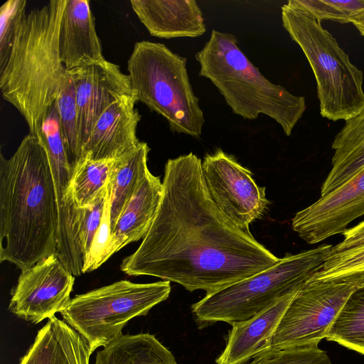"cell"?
Returning a JSON list of instances; mask_svg holds the SVG:
<instances>
[{
	"instance_id": "obj_1",
	"label": "cell",
	"mask_w": 364,
	"mask_h": 364,
	"mask_svg": "<svg viewBox=\"0 0 364 364\" xmlns=\"http://www.w3.org/2000/svg\"><path fill=\"white\" fill-rule=\"evenodd\" d=\"M154 221L122 272L173 282L209 294L277 264L280 258L234 225L207 192L202 161L193 152L169 159Z\"/></svg>"
},
{
	"instance_id": "obj_2",
	"label": "cell",
	"mask_w": 364,
	"mask_h": 364,
	"mask_svg": "<svg viewBox=\"0 0 364 364\" xmlns=\"http://www.w3.org/2000/svg\"><path fill=\"white\" fill-rule=\"evenodd\" d=\"M58 223L47 152L28 134L11 156L0 155V262L23 271L54 255Z\"/></svg>"
},
{
	"instance_id": "obj_3",
	"label": "cell",
	"mask_w": 364,
	"mask_h": 364,
	"mask_svg": "<svg viewBox=\"0 0 364 364\" xmlns=\"http://www.w3.org/2000/svg\"><path fill=\"white\" fill-rule=\"evenodd\" d=\"M65 3L51 0L26 14L8 61L0 70L4 99L24 118L28 134L41 141L44 118L67 74L58 48Z\"/></svg>"
},
{
	"instance_id": "obj_4",
	"label": "cell",
	"mask_w": 364,
	"mask_h": 364,
	"mask_svg": "<svg viewBox=\"0 0 364 364\" xmlns=\"http://www.w3.org/2000/svg\"><path fill=\"white\" fill-rule=\"evenodd\" d=\"M195 58L199 76L215 85L234 114L249 120L265 114L287 136L291 134L306 109L305 98L267 79L240 50L235 35L213 29Z\"/></svg>"
},
{
	"instance_id": "obj_5",
	"label": "cell",
	"mask_w": 364,
	"mask_h": 364,
	"mask_svg": "<svg viewBox=\"0 0 364 364\" xmlns=\"http://www.w3.org/2000/svg\"><path fill=\"white\" fill-rule=\"evenodd\" d=\"M186 63L164 44L141 41L128 59L127 75L137 102L163 117L171 132L198 138L205 118Z\"/></svg>"
},
{
	"instance_id": "obj_6",
	"label": "cell",
	"mask_w": 364,
	"mask_h": 364,
	"mask_svg": "<svg viewBox=\"0 0 364 364\" xmlns=\"http://www.w3.org/2000/svg\"><path fill=\"white\" fill-rule=\"evenodd\" d=\"M282 22L301 49L314 73L321 115L336 122L347 120L364 107V75L321 23L287 4Z\"/></svg>"
},
{
	"instance_id": "obj_7",
	"label": "cell",
	"mask_w": 364,
	"mask_h": 364,
	"mask_svg": "<svg viewBox=\"0 0 364 364\" xmlns=\"http://www.w3.org/2000/svg\"><path fill=\"white\" fill-rule=\"evenodd\" d=\"M333 245L287 254L272 267L215 291L191 306L203 328L223 321L230 325L250 318L287 294L301 289L324 264Z\"/></svg>"
},
{
	"instance_id": "obj_8",
	"label": "cell",
	"mask_w": 364,
	"mask_h": 364,
	"mask_svg": "<svg viewBox=\"0 0 364 364\" xmlns=\"http://www.w3.org/2000/svg\"><path fill=\"white\" fill-rule=\"evenodd\" d=\"M171 290L167 281L137 284L121 280L76 295L60 314L93 353L121 336L129 320L146 315L166 300Z\"/></svg>"
},
{
	"instance_id": "obj_9",
	"label": "cell",
	"mask_w": 364,
	"mask_h": 364,
	"mask_svg": "<svg viewBox=\"0 0 364 364\" xmlns=\"http://www.w3.org/2000/svg\"><path fill=\"white\" fill-rule=\"evenodd\" d=\"M356 289L345 283L306 281L283 315L270 351L317 347Z\"/></svg>"
},
{
	"instance_id": "obj_10",
	"label": "cell",
	"mask_w": 364,
	"mask_h": 364,
	"mask_svg": "<svg viewBox=\"0 0 364 364\" xmlns=\"http://www.w3.org/2000/svg\"><path fill=\"white\" fill-rule=\"evenodd\" d=\"M204 183L219 210L236 227L249 231L250 225L265 213L269 201L265 187L258 186L252 173L220 149L202 161Z\"/></svg>"
},
{
	"instance_id": "obj_11",
	"label": "cell",
	"mask_w": 364,
	"mask_h": 364,
	"mask_svg": "<svg viewBox=\"0 0 364 364\" xmlns=\"http://www.w3.org/2000/svg\"><path fill=\"white\" fill-rule=\"evenodd\" d=\"M75 276L54 254L23 270L11 293L9 311L31 323L60 313L68 305Z\"/></svg>"
},
{
	"instance_id": "obj_12",
	"label": "cell",
	"mask_w": 364,
	"mask_h": 364,
	"mask_svg": "<svg viewBox=\"0 0 364 364\" xmlns=\"http://www.w3.org/2000/svg\"><path fill=\"white\" fill-rule=\"evenodd\" d=\"M364 215V168L333 191L320 196L309 206L297 212L293 230L309 245L342 234L347 226Z\"/></svg>"
},
{
	"instance_id": "obj_13",
	"label": "cell",
	"mask_w": 364,
	"mask_h": 364,
	"mask_svg": "<svg viewBox=\"0 0 364 364\" xmlns=\"http://www.w3.org/2000/svg\"><path fill=\"white\" fill-rule=\"evenodd\" d=\"M76 95L81 153L99 117L114 102L134 95L129 77L107 60L68 71Z\"/></svg>"
},
{
	"instance_id": "obj_14",
	"label": "cell",
	"mask_w": 364,
	"mask_h": 364,
	"mask_svg": "<svg viewBox=\"0 0 364 364\" xmlns=\"http://www.w3.org/2000/svg\"><path fill=\"white\" fill-rule=\"evenodd\" d=\"M136 102L132 95L112 104L95 122L82 148L81 158L119 159L134 151L141 142L136 135L141 120V115L135 109Z\"/></svg>"
},
{
	"instance_id": "obj_15",
	"label": "cell",
	"mask_w": 364,
	"mask_h": 364,
	"mask_svg": "<svg viewBox=\"0 0 364 364\" xmlns=\"http://www.w3.org/2000/svg\"><path fill=\"white\" fill-rule=\"evenodd\" d=\"M299 289L285 294L250 318L232 323L216 364H245L270 351L279 322Z\"/></svg>"
},
{
	"instance_id": "obj_16",
	"label": "cell",
	"mask_w": 364,
	"mask_h": 364,
	"mask_svg": "<svg viewBox=\"0 0 364 364\" xmlns=\"http://www.w3.org/2000/svg\"><path fill=\"white\" fill-rule=\"evenodd\" d=\"M58 48L67 71L105 60L88 0H66Z\"/></svg>"
},
{
	"instance_id": "obj_17",
	"label": "cell",
	"mask_w": 364,
	"mask_h": 364,
	"mask_svg": "<svg viewBox=\"0 0 364 364\" xmlns=\"http://www.w3.org/2000/svg\"><path fill=\"white\" fill-rule=\"evenodd\" d=\"M130 4L152 36L196 38L206 31L203 12L194 0H131Z\"/></svg>"
},
{
	"instance_id": "obj_18",
	"label": "cell",
	"mask_w": 364,
	"mask_h": 364,
	"mask_svg": "<svg viewBox=\"0 0 364 364\" xmlns=\"http://www.w3.org/2000/svg\"><path fill=\"white\" fill-rule=\"evenodd\" d=\"M92 353L82 337L54 316L38 331L18 364H89Z\"/></svg>"
},
{
	"instance_id": "obj_19",
	"label": "cell",
	"mask_w": 364,
	"mask_h": 364,
	"mask_svg": "<svg viewBox=\"0 0 364 364\" xmlns=\"http://www.w3.org/2000/svg\"><path fill=\"white\" fill-rule=\"evenodd\" d=\"M162 193L160 178L149 171L112 230V255L145 237L155 218Z\"/></svg>"
},
{
	"instance_id": "obj_20",
	"label": "cell",
	"mask_w": 364,
	"mask_h": 364,
	"mask_svg": "<svg viewBox=\"0 0 364 364\" xmlns=\"http://www.w3.org/2000/svg\"><path fill=\"white\" fill-rule=\"evenodd\" d=\"M331 169L321 188L326 195L348 181L364 168V107L345 121L332 143Z\"/></svg>"
},
{
	"instance_id": "obj_21",
	"label": "cell",
	"mask_w": 364,
	"mask_h": 364,
	"mask_svg": "<svg viewBox=\"0 0 364 364\" xmlns=\"http://www.w3.org/2000/svg\"><path fill=\"white\" fill-rule=\"evenodd\" d=\"M93 364H178L172 353L149 333L122 334L97 352Z\"/></svg>"
},
{
	"instance_id": "obj_22",
	"label": "cell",
	"mask_w": 364,
	"mask_h": 364,
	"mask_svg": "<svg viewBox=\"0 0 364 364\" xmlns=\"http://www.w3.org/2000/svg\"><path fill=\"white\" fill-rule=\"evenodd\" d=\"M41 141L48 157L58 210H66L73 204L70 191L73 168L63 137L55 102L44 118L41 129Z\"/></svg>"
},
{
	"instance_id": "obj_23",
	"label": "cell",
	"mask_w": 364,
	"mask_h": 364,
	"mask_svg": "<svg viewBox=\"0 0 364 364\" xmlns=\"http://www.w3.org/2000/svg\"><path fill=\"white\" fill-rule=\"evenodd\" d=\"M149 151L148 144L141 141L136 149L124 158L109 181L112 230L124 207L149 171L147 166Z\"/></svg>"
},
{
	"instance_id": "obj_24",
	"label": "cell",
	"mask_w": 364,
	"mask_h": 364,
	"mask_svg": "<svg viewBox=\"0 0 364 364\" xmlns=\"http://www.w3.org/2000/svg\"><path fill=\"white\" fill-rule=\"evenodd\" d=\"M126 156L107 160L83 156L75 163L70 191L77 207L84 208L95 200Z\"/></svg>"
},
{
	"instance_id": "obj_25",
	"label": "cell",
	"mask_w": 364,
	"mask_h": 364,
	"mask_svg": "<svg viewBox=\"0 0 364 364\" xmlns=\"http://www.w3.org/2000/svg\"><path fill=\"white\" fill-rule=\"evenodd\" d=\"M326 338L364 355V288L350 295Z\"/></svg>"
},
{
	"instance_id": "obj_26",
	"label": "cell",
	"mask_w": 364,
	"mask_h": 364,
	"mask_svg": "<svg viewBox=\"0 0 364 364\" xmlns=\"http://www.w3.org/2000/svg\"><path fill=\"white\" fill-rule=\"evenodd\" d=\"M307 281L345 283L364 288V247L331 252L321 267Z\"/></svg>"
},
{
	"instance_id": "obj_27",
	"label": "cell",
	"mask_w": 364,
	"mask_h": 364,
	"mask_svg": "<svg viewBox=\"0 0 364 364\" xmlns=\"http://www.w3.org/2000/svg\"><path fill=\"white\" fill-rule=\"evenodd\" d=\"M63 137L73 168L80 159L78 113L74 83L67 74L55 100Z\"/></svg>"
},
{
	"instance_id": "obj_28",
	"label": "cell",
	"mask_w": 364,
	"mask_h": 364,
	"mask_svg": "<svg viewBox=\"0 0 364 364\" xmlns=\"http://www.w3.org/2000/svg\"><path fill=\"white\" fill-rule=\"evenodd\" d=\"M287 4L321 23L331 20L350 23L354 17L364 11V0H289Z\"/></svg>"
},
{
	"instance_id": "obj_29",
	"label": "cell",
	"mask_w": 364,
	"mask_h": 364,
	"mask_svg": "<svg viewBox=\"0 0 364 364\" xmlns=\"http://www.w3.org/2000/svg\"><path fill=\"white\" fill-rule=\"evenodd\" d=\"M26 0H9L0 8V70L10 56L18 32L26 15Z\"/></svg>"
},
{
	"instance_id": "obj_30",
	"label": "cell",
	"mask_w": 364,
	"mask_h": 364,
	"mask_svg": "<svg viewBox=\"0 0 364 364\" xmlns=\"http://www.w3.org/2000/svg\"><path fill=\"white\" fill-rule=\"evenodd\" d=\"M109 198L110 188L109 196L105 202L101 223L93 237L91 247L84 261L82 269L83 274L95 270L112 256V229Z\"/></svg>"
},
{
	"instance_id": "obj_31",
	"label": "cell",
	"mask_w": 364,
	"mask_h": 364,
	"mask_svg": "<svg viewBox=\"0 0 364 364\" xmlns=\"http://www.w3.org/2000/svg\"><path fill=\"white\" fill-rule=\"evenodd\" d=\"M247 364H332L325 351L317 347L291 348L262 354Z\"/></svg>"
},
{
	"instance_id": "obj_32",
	"label": "cell",
	"mask_w": 364,
	"mask_h": 364,
	"mask_svg": "<svg viewBox=\"0 0 364 364\" xmlns=\"http://www.w3.org/2000/svg\"><path fill=\"white\" fill-rule=\"evenodd\" d=\"M109 183L91 205L84 208L83 219L80 232V246L85 259L102 221L105 202L109 193Z\"/></svg>"
},
{
	"instance_id": "obj_33",
	"label": "cell",
	"mask_w": 364,
	"mask_h": 364,
	"mask_svg": "<svg viewBox=\"0 0 364 364\" xmlns=\"http://www.w3.org/2000/svg\"><path fill=\"white\" fill-rule=\"evenodd\" d=\"M342 235L343 240L333 247L331 252H341L364 247V220L346 229Z\"/></svg>"
},
{
	"instance_id": "obj_34",
	"label": "cell",
	"mask_w": 364,
	"mask_h": 364,
	"mask_svg": "<svg viewBox=\"0 0 364 364\" xmlns=\"http://www.w3.org/2000/svg\"><path fill=\"white\" fill-rule=\"evenodd\" d=\"M350 23L356 28L360 36L364 37V11L354 17Z\"/></svg>"
}]
</instances>
